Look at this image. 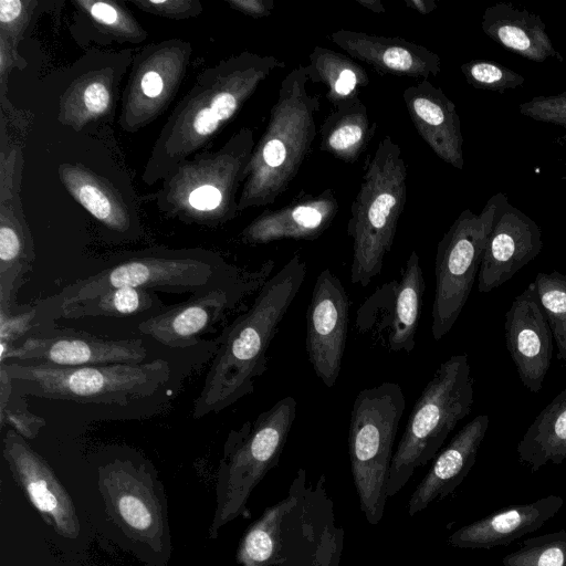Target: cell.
Instances as JSON below:
<instances>
[{
    "label": "cell",
    "instance_id": "obj_1",
    "mask_svg": "<svg viewBox=\"0 0 566 566\" xmlns=\"http://www.w3.org/2000/svg\"><path fill=\"white\" fill-rule=\"evenodd\" d=\"M306 262L294 254L221 334L192 409L193 418L218 413L254 390L266 370V352L305 281Z\"/></svg>",
    "mask_w": 566,
    "mask_h": 566
},
{
    "label": "cell",
    "instance_id": "obj_2",
    "mask_svg": "<svg viewBox=\"0 0 566 566\" xmlns=\"http://www.w3.org/2000/svg\"><path fill=\"white\" fill-rule=\"evenodd\" d=\"M344 531L322 474L298 469L284 499L268 506L242 535L240 566H339Z\"/></svg>",
    "mask_w": 566,
    "mask_h": 566
},
{
    "label": "cell",
    "instance_id": "obj_3",
    "mask_svg": "<svg viewBox=\"0 0 566 566\" xmlns=\"http://www.w3.org/2000/svg\"><path fill=\"white\" fill-rule=\"evenodd\" d=\"M306 67L282 80L266 129L245 168L239 209L275 202L295 179L316 137L319 97L307 90Z\"/></svg>",
    "mask_w": 566,
    "mask_h": 566
},
{
    "label": "cell",
    "instance_id": "obj_4",
    "mask_svg": "<svg viewBox=\"0 0 566 566\" xmlns=\"http://www.w3.org/2000/svg\"><path fill=\"white\" fill-rule=\"evenodd\" d=\"M407 197V167L400 146L385 136L365 167L350 207L347 233L353 239L350 282L367 286L391 250Z\"/></svg>",
    "mask_w": 566,
    "mask_h": 566
},
{
    "label": "cell",
    "instance_id": "obj_5",
    "mask_svg": "<svg viewBox=\"0 0 566 566\" xmlns=\"http://www.w3.org/2000/svg\"><path fill=\"white\" fill-rule=\"evenodd\" d=\"M296 408L293 397H284L253 421L229 432L218 468L209 539H216L221 528L235 518L250 516L248 501L265 474L277 465Z\"/></svg>",
    "mask_w": 566,
    "mask_h": 566
},
{
    "label": "cell",
    "instance_id": "obj_6",
    "mask_svg": "<svg viewBox=\"0 0 566 566\" xmlns=\"http://www.w3.org/2000/svg\"><path fill=\"white\" fill-rule=\"evenodd\" d=\"M473 402L469 356L452 355L439 365L409 413L392 455L388 497L396 495L418 468L434 459L458 422L471 413Z\"/></svg>",
    "mask_w": 566,
    "mask_h": 566
},
{
    "label": "cell",
    "instance_id": "obj_7",
    "mask_svg": "<svg viewBox=\"0 0 566 566\" xmlns=\"http://www.w3.org/2000/svg\"><path fill=\"white\" fill-rule=\"evenodd\" d=\"M13 390L46 399L78 403L126 405L148 397L170 377L168 361L157 358L142 364L56 366L44 363H3Z\"/></svg>",
    "mask_w": 566,
    "mask_h": 566
},
{
    "label": "cell",
    "instance_id": "obj_8",
    "mask_svg": "<svg viewBox=\"0 0 566 566\" xmlns=\"http://www.w3.org/2000/svg\"><path fill=\"white\" fill-rule=\"evenodd\" d=\"M406 409L401 386L385 381L360 390L352 407L348 455L359 506L367 522L385 514L394 443Z\"/></svg>",
    "mask_w": 566,
    "mask_h": 566
},
{
    "label": "cell",
    "instance_id": "obj_9",
    "mask_svg": "<svg viewBox=\"0 0 566 566\" xmlns=\"http://www.w3.org/2000/svg\"><path fill=\"white\" fill-rule=\"evenodd\" d=\"M97 485L106 513L146 566H167L171 537L167 499L154 468L114 459L98 468Z\"/></svg>",
    "mask_w": 566,
    "mask_h": 566
},
{
    "label": "cell",
    "instance_id": "obj_10",
    "mask_svg": "<svg viewBox=\"0 0 566 566\" xmlns=\"http://www.w3.org/2000/svg\"><path fill=\"white\" fill-rule=\"evenodd\" d=\"M506 193L491 196L480 213L463 210L437 245L431 333L440 340L458 321L479 274L495 214Z\"/></svg>",
    "mask_w": 566,
    "mask_h": 566
},
{
    "label": "cell",
    "instance_id": "obj_11",
    "mask_svg": "<svg viewBox=\"0 0 566 566\" xmlns=\"http://www.w3.org/2000/svg\"><path fill=\"white\" fill-rule=\"evenodd\" d=\"M220 261L191 256L130 259L67 285L60 306L95 297L108 290L137 287L172 292H203L222 271Z\"/></svg>",
    "mask_w": 566,
    "mask_h": 566
},
{
    "label": "cell",
    "instance_id": "obj_12",
    "mask_svg": "<svg viewBox=\"0 0 566 566\" xmlns=\"http://www.w3.org/2000/svg\"><path fill=\"white\" fill-rule=\"evenodd\" d=\"M273 268L274 262L269 260L258 271L243 272L209 287L186 302L144 319L138 331L167 347L193 346L245 296L260 291Z\"/></svg>",
    "mask_w": 566,
    "mask_h": 566
},
{
    "label": "cell",
    "instance_id": "obj_13",
    "mask_svg": "<svg viewBox=\"0 0 566 566\" xmlns=\"http://www.w3.org/2000/svg\"><path fill=\"white\" fill-rule=\"evenodd\" d=\"M0 364L18 359L66 367L142 364L147 356L142 339H109L70 328L30 336L19 345L0 342Z\"/></svg>",
    "mask_w": 566,
    "mask_h": 566
},
{
    "label": "cell",
    "instance_id": "obj_14",
    "mask_svg": "<svg viewBox=\"0 0 566 566\" xmlns=\"http://www.w3.org/2000/svg\"><path fill=\"white\" fill-rule=\"evenodd\" d=\"M350 301L342 281L329 270L317 275L306 312L305 349L321 381L332 388L342 369Z\"/></svg>",
    "mask_w": 566,
    "mask_h": 566
},
{
    "label": "cell",
    "instance_id": "obj_15",
    "mask_svg": "<svg viewBox=\"0 0 566 566\" xmlns=\"http://www.w3.org/2000/svg\"><path fill=\"white\" fill-rule=\"evenodd\" d=\"M2 454L17 484L43 521L60 536L76 538L80 520L74 503L50 464L11 428L2 439Z\"/></svg>",
    "mask_w": 566,
    "mask_h": 566
},
{
    "label": "cell",
    "instance_id": "obj_16",
    "mask_svg": "<svg viewBox=\"0 0 566 566\" xmlns=\"http://www.w3.org/2000/svg\"><path fill=\"white\" fill-rule=\"evenodd\" d=\"M542 249V230L538 224L511 205L505 195L483 252L478 291L489 293L497 289L532 262Z\"/></svg>",
    "mask_w": 566,
    "mask_h": 566
},
{
    "label": "cell",
    "instance_id": "obj_17",
    "mask_svg": "<svg viewBox=\"0 0 566 566\" xmlns=\"http://www.w3.org/2000/svg\"><path fill=\"white\" fill-rule=\"evenodd\" d=\"M504 337L522 385L533 394L539 392L551 367L554 338L534 282L506 311Z\"/></svg>",
    "mask_w": 566,
    "mask_h": 566
},
{
    "label": "cell",
    "instance_id": "obj_18",
    "mask_svg": "<svg viewBox=\"0 0 566 566\" xmlns=\"http://www.w3.org/2000/svg\"><path fill=\"white\" fill-rule=\"evenodd\" d=\"M329 39L348 56L380 73L429 80L441 71L437 53L400 36L338 30L331 33Z\"/></svg>",
    "mask_w": 566,
    "mask_h": 566
},
{
    "label": "cell",
    "instance_id": "obj_19",
    "mask_svg": "<svg viewBox=\"0 0 566 566\" xmlns=\"http://www.w3.org/2000/svg\"><path fill=\"white\" fill-rule=\"evenodd\" d=\"M402 98L418 134L444 163L463 169V136L455 104L429 80L407 87Z\"/></svg>",
    "mask_w": 566,
    "mask_h": 566
},
{
    "label": "cell",
    "instance_id": "obj_20",
    "mask_svg": "<svg viewBox=\"0 0 566 566\" xmlns=\"http://www.w3.org/2000/svg\"><path fill=\"white\" fill-rule=\"evenodd\" d=\"M489 422V415H478L434 457L427 474L409 499L410 516L417 515L433 501L443 500L462 483L476 461Z\"/></svg>",
    "mask_w": 566,
    "mask_h": 566
},
{
    "label": "cell",
    "instance_id": "obj_21",
    "mask_svg": "<svg viewBox=\"0 0 566 566\" xmlns=\"http://www.w3.org/2000/svg\"><path fill=\"white\" fill-rule=\"evenodd\" d=\"M564 504L562 496L546 495L534 502L515 504L467 524L448 537L457 548L491 549L505 546L533 533L553 518Z\"/></svg>",
    "mask_w": 566,
    "mask_h": 566
},
{
    "label": "cell",
    "instance_id": "obj_22",
    "mask_svg": "<svg viewBox=\"0 0 566 566\" xmlns=\"http://www.w3.org/2000/svg\"><path fill=\"white\" fill-rule=\"evenodd\" d=\"M337 211L334 190L326 189L260 214L243 230L242 240L250 244L315 240L332 224Z\"/></svg>",
    "mask_w": 566,
    "mask_h": 566
},
{
    "label": "cell",
    "instance_id": "obj_23",
    "mask_svg": "<svg viewBox=\"0 0 566 566\" xmlns=\"http://www.w3.org/2000/svg\"><path fill=\"white\" fill-rule=\"evenodd\" d=\"M481 28L488 38L528 61H564L554 48L542 18L512 2H497L488 7L482 14Z\"/></svg>",
    "mask_w": 566,
    "mask_h": 566
},
{
    "label": "cell",
    "instance_id": "obj_24",
    "mask_svg": "<svg viewBox=\"0 0 566 566\" xmlns=\"http://www.w3.org/2000/svg\"><path fill=\"white\" fill-rule=\"evenodd\" d=\"M389 283L391 306L386 305L388 313L384 322L385 328L389 329L388 348L394 353H410L416 344L424 293L423 272L415 250L406 261L400 280Z\"/></svg>",
    "mask_w": 566,
    "mask_h": 566
},
{
    "label": "cell",
    "instance_id": "obj_25",
    "mask_svg": "<svg viewBox=\"0 0 566 566\" xmlns=\"http://www.w3.org/2000/svg\"><path fill=\"white\" fill-rule=\"evenodd\" d=\"M521 464L532 473L566 460V388L535 417L517 443Z\"/></svg>",
    "mask_w": 566,
    "mask_h": 566
},
{
    "label": "cell",
    "instance_id": "obj_26",
    "mask_svg": "<svg viewBox=\"0 0 566 566\" xmlns=\"http://www.w3.org/2000/svg\"><path fill=\"white\" fill-rule=\"evenodd\" d=\"M376 130L367 106L354 96L337 106L321 125V148L335 158L354 163L368 146Z\"/></svg>",
    "mask_w": 566,
    "mask_h": 566
},
{
    "label": "cell",
    "instance_id": "obj_27",
    "mask_svg": "<svg viewBox=\"0 0 566 566\" xmlns=\"http://www.w3.org/2000/svg\"><path fill=\"white\" fill-rule=\"evenodd\" d=\"M308 60V80L325 86V96L334 106L357 96L369 83L365 69L348 55L315 46Z\"/></svg>",
    "mask_w": 566,
    "mask_h": 566
},
{
    "label": "cell",
    "instance_id": "obj_28",
    "mask_svg": "<svg viewBox=\"0 0 566 566\" xmlns=\"http://www.w3.org/2000/svg\"><path fill=\"white\" fill-rule=\"evenodd\" d=\"M154 295L148 290L118 287L95 297L60 306V317L80 318L86 316L126 317L139 314L154 305Z\"/></svg>",
    "mask_w": 566,
    "mask_h": 566
},
{
    "label": "cell",
    "instance_id": "obj_29",
    "mask_svg": "<svg viewBox=\"0 0 566 566\" xmlns=\"http://www.w3.org/2000/svg\"><path fill=\"white\" fill-rule=\"evenodd\" d=\"M533 282L557 346V358L566 361V274L556 270L538 272Z\"/></svg>",
    "mask_w": 566,
    "mask_h": 566
},
{
    "label": "cell",
    "instance_id": "obj_30",
    "mask_svg": "<svg viewBox=\"0 0 566 566\" xmlns=\"http://www.w3.org/2000/svg\"><path fill=\"white\" fill-rule=\"evenodd\" d=\"M503 566H566V528L530 537L505 555Z\"/></svg>",
    "mask_w": 566,
    "mask_h": 566
},
{
    "label": "cell",
    "instance_id": "obj_31",
    "mask_svg": "<svg viewBox=\"0 0 566 566\" xmlns=\"http://www.w3.org/2000/svg\"><path fill=\"white\" fill-rule=\"evenodd\" d=\"M67 187L76 200L97 220L115 230H124L127 226V218L120 208L114 205L112 198L104 192L96 184L72 176Z\"/></svg>",
    "mask_w": 566,
    "mask_h": 566
},
{
    "label": "cell",
    "instance_id": "obj_32",
    "mask_svg": "<svg viewBox=\"0 0 566 566\" xmlns=\"http://www.w3.org/2000/svg\"><path fill=\"white\" fill-rule=\"evenodd\" d=\"M467 82L475 88L504 93L524 85L525 77L496 61L471 60L461 64Z\"/></svg>",
    "mask_w": 566,
    "mask_h": 566
},
{
    "label": "cell",
    "instance_id": "obj_33",
    "mask_svg": "<svg viewBox=\"0 0 566 566\" xmlns=\"http://www.w3.org/2000/svg\"><path fill=\"white\" fill-rule=\"evenodd\" d=\"M12 395V385L2 384L0 386V424L1 427L9 424L23 438L32 439L45 426V420L30 412L25 407L12 406L9 401Z\"/></svg>",
    "mask_w": 566,
    "mask_h": 566
},
{
    "label": "cell",
    "instance_id": "obj_34",
    "mask_svg": "<svg viewBox=\"0 0 566 566\" xmlns=\"http://www.w3.org/2000/svg\"><path fill=\"white\" fill-rule=\"evenodd\" d=\"M518 111L531 119L566 129V92L556 95L534 96L530 101L520 104Z\"/></svg>",
    "mask_w": 566,
    "mask_h": 566
},
{
    "label": "cell",
    "instance_id": "obj_35",
    "mask_svg": "<svg viewBox=\"0 0 566 566\" xmlns=\"http://www.w3.org/2000/svg\"><path fill=\"white\" fill-rule=\"evenodd\" d=\"M35 316V307L14 314L11 304L0 303V342L14 344L32 328Z\"/></svg>",
    "mask_w": 566,
    "mask_h": 566
},
{
    "label": "cell",
    "instance_id": "obj_36",
    "mask_svg": "<svg viewBox=\"0 0 566 566\" xmlns=\"http://www.w3.org/2000/svg\"><path fill=\"white\" fill-rule=\"evenodd\" d=\"M223 200V192L211 185L195 189L189 196V203L197 210H214Z\"/></svg>",
    "mask_w": 566,
    "mask_h": 566
},
{
    "label": "cell",
    "instance_id": "obj_37",
    "mask_svg": "<svg viewBox=\"0 0 566 566\" xmlns=\"http://www.w3.org/2000/svg\"><path fill=\"white\" fill-rule=\"evenodd\" d=\"M83 102L91 114H103L109 104L108 90L102 83L94 82L85 88Z\"/></svg>",
    "mask_w": 566,
    "mask_h": 566
},
{
    "label": "cell",
    "instance_id": "obj_38",
    "mask_svg": "<svg viewBox=\"0 0 566 566\" xmlns=\"http://www.w3.org/2000/svg\"><path fill=\"white\" fill-rule=\"evenodd\" d=\"M91 15L101 24L115 27L119 24L120 14L114 6L107 2H81Z\"/></svg>",
    "mask_w": 566,
    "mask_h": 566
},
{
    "label": "cell",
    "instance_id": "obj_39",
    "mask_svg": "<svg viewBox=\"0 0 566 566\" xmlns=\"http://www.w3.org/2000/svg\"><path fill=\"white\" fill-rule=\"evenodd\" d=\"M229 3L234 9L255 18L268 17L273 9L272 0H232Z\"/></svg>",
    "mask_w": 566,
    "mask_h": 566
},
{
    "label": "cell",
    "instance_id": "obj_40",
    "mask_svg": "<svg viewBox=\"0 0 566 566\" xmlns=\"http://www.w3.org/2000/svg\"><path fill=\"white\" fill-rule=\"evenodd\" d=\"M22 13V2L17 0L0 1V20L2 27L13 23Z\"/></svg>",
    "mask_w": 566,
    "mask_h": 566
},
{
    "label": "cell",
    "instance_id": "obj_41",
    "mask_svg": "<svg viewBox=\"0 0 566 566\" xmlns=\"http://www.w3.org/2000/svg\"><path fill=\"white\" fill-rule=\"evenodd\" d=\"M164 84L160 75L154 71L145 73L140 82L142 91L148 97L158 96Z\"/></svg>",
    "mask_w": 566,
    "mask_h": 566
},
{
    "label": "cell",
    "instance_id": "obj_42",
    "mask_svg": "<svg viewBox=\"0 0 566 566\" xmlns=\"http://www.w3.org/2000/svg\"><path fill=\"white\" fill-rule=\"evenodd\" d=\"M406 6L421 14H428L437 9L434 0H406Z\"/></svg>",
    "mask_w": 566,
    "mask_h": 566
},
{
    "label": "cell",
    "instance_id": "obj_43",
    "mask_svg": "<svg viewBox=\"0 0 566 566\" xmlns=\"http://www.w3.org/2000/svg\"><path fill=\"white\" fill-rule=\"evenodd\" d=\"M356 2L375 13H384L386 11L380 0H356Z\"/></svg>",
    "mask_w": 566,
    "mask_h": 566
},
{
    "label": "cell",
    "instance_id": "obj_44",
    "mask_svg": "<svg viewBox=\"0 0 566 566\" xmlns=\"http://www.w3.org/2000/svg\"><path fill=\"white\" fill-rule=\"evenodd\" d=\"M564 179H566V176L564 177Z\"/></svg>",
    "mask_w": 566,
    "mask_h": 566
}]
</instances>
